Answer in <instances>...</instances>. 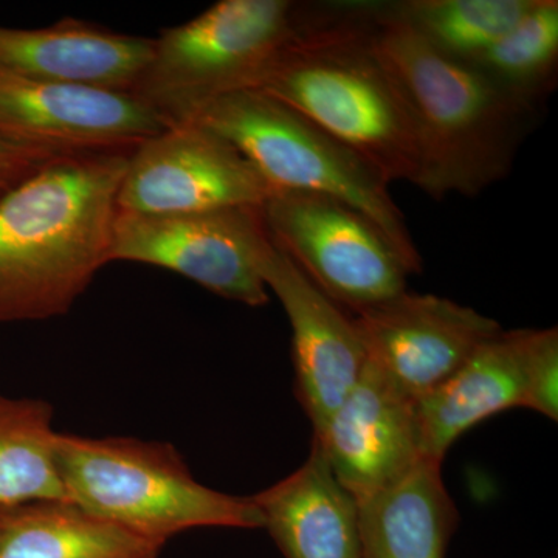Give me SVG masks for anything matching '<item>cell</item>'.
<instances>
[{
    "label": "cell",
    "mask_w": 558,
    "mask_h": 558,
    "mask_svg": "<svg viewBox=\"0 0 558 558\" xmlns=\"http://www.w3.org/2000/svg\"><path fill=\"white\" fill-rule=\"evenodd\" d=\"M328 10L329 3L220 0L154 39L130 94L168 128L193 123L223 95L252 90L279 54Z\"/></svg>",
    "instance_id": "277c9868"
},
{
    "label": "cell",
    "mask_w": 558,
    "mask_h": 558,
    "mask_svg": "<svg viewBox=\"0 0 558 558\" xmlns=\"http://www.w3.org/2000/svg\"><path fill=\"white\" fill-rule=\"evenodd\" d=\"M558 62V2L538 0L478 60L470 62L510 98L537 110L553 90Z\"/></svg>",
    "instance_id": "44dd1931"
},
{
    "label": "cell",
    "mask_w": 558,
    "mask_h": 558,
    "mask_svg": "<svg viewBox=\"0 0 558 558\" xmlns=\"http://www.w3.org/2000/svg\"><path fill=\"white\" fill-rule=\"evenodd\" d=\"M366 43L409 113L422 174L435 199L478 196L509 174L537 110L499 90L478 69L435 49L376 3Z\"/></svg>",
    "instance_id": "7a4b0ae2"
},
{
    "label": "cell",
    "mask_w": 558,
    "mask_h": 558,
    "mask_svg": "<svg viewBox=\"0 0 558 558\" xmlns=\"http://www.w3.org/2000/svg\"><path fill=\"white\" fill-rule=\"evenodd\" d=\"M258 269L267 290L277 295L288 314L296 391L315 428L357 384L366 363L365 351L352 318L270 236L260 247Z\"/></svg>",
    "instance_id": "7c38bea8"
},
{
    "label": "cell",
    "mask_w": 558,
    "mask_h": 558,
    "mask_svg": "<svg viewBox=\"0 0 558 558\" xmlns=\"http://www.w3.org/2000/svg\"><path fill=\"white\" fill-rule=\"evenodd\" d=\"M523 409L558 418V332L529 329L523 359Z\"/></svg>",
    "instance_id": "7402d4cb"
},
{
    "label": "cell",
    "mask_w": 558,
    "mask_h": 558,
    "mask_svg": "<svg viewBox=\"0 0 558 558\" xmlns=\"http://www.w3.org/2000/svg\"><path fill=\"white\" fill-rule=\"evenodd\" d=\"M527 330H501L414 402L422 458L442 462L459 436L494 414L521 407Z\"/></svg>",
    "instance_id": "2e32d148"
},
{
    "label": "cell",
    "mask_w": 558,
    "mask_h": 558,
    "mask_svg": "<svg viewBox=\"0 0 558 558\" xmlns=\"http://www.w3.org/2000/svg\"><path fill=\"white\" fill-rule=\"evenodd\" d=\"M537 3L538 0H405L389 7L435 49L470 64L508 35Z\"/></svg>",
    "instance_id": "ffe728a7"
},
{
    "label": "cell",
    "mask_w": 558,
    "mask_h": 558,
    "mask_svg": "<svg viewBox=\"0 0 558 558\" xmlns=\"http://www.w3.org/2000/svg\"><path fill=\"white\" fill-rule=\"evenodd\" d=\"M275 191L226 138L199 123H185L132 150L117 209L174 215L263 207Z\"/></svg>",
    "instance_id": "9c48e42d"
},
{
    "label": "cell",
    "mask_w": 558,
    "mask_h": 558,
    "mask_svg": "<svg viewBox=\"0 0 558 558\" xmlns=\"http://www.w3.org/2000/svg\"><path fill=\"white\" fill-rule=\"evenodd\" d=\"M131 153L57 157L0 196V323L68 314L110 264Z\"/></svg>",
    "instance_id": "6da1fadb"
},
{
    "label": "cell",
    "mask_w": 558,
    "mask_h": 558,
    "mask_svg": "<svg viewBox=\"0 0 558 558\" xmlns=\"http://www.w3.org/2000/svg\"><path fill=\"white\" fill-rule=\"evenodd\" d=\"M199 123L231 143L275 190L310 191L347 202L373 220L414 274L422 259L387 183L366 161L296 110L258 90L223 95Z\"/></svg>",
    "instance_id": "8992f818"
},
{
    "label": "cell",
    "mask_w": 558,
    "mask_h": 558,
    "mask_svg": "<svg viewBox=\"0 0 558 558\" xmlns=\"http://www.w3.org/2000/svg\"><path fill=\"white\" fill-rule=\"evenodd\" d=\"M260 215L275 245L333 303L355 314L405 292L414 274L373 220L337 197L277 190Z\"/></svg>",
    "instance_id": "52a82bcc"
},
{
    "label": "cell",
    "mask_w": 558,
    "mask_h": 558,
    "mask_svg": "<svg viewBox=\"0 0 558 558\" xmlns=\"http://www.w3.org/2000/svg\"><path fill=\"white\" fill-rule=\"evenodd\" d=\"M167 123L128 92L0 73V140L46 156L131 153Z\"/></svg>",
    "instance_id": "30bf717a"
},
{
    "label": "cell",
    "mask_w": 558,
    "mask_h": 558,
    "mask_svg": "<svg viewBox=\"0 0 558 558\" xmlns=\"http://www.w3.org/2000/svg\"><path fill=\"white\" fill-rule=\"evenodd\" d=\"M57 436L49 402L0 392V509L69 501L57 464Z\"/></svg>",
    "instance_id": "d6986e66"
},
{
    "label": "cell",
    "mask_w": 558,
    "mask_h": 558,
    "mask_svg": "<svg viewBox=\"0 0 558 558\" xmlns=\"http://www.w3.org/2000/svg\"><path fill=\"white\" fill-rule=\"evenodd\" d=\"M154 39L121 35L81 21L46 28L0 27V73L14 78L87 84L128 92Z\"/></svg>",
    "instance_id": "5bb4252c"
},
{
    "label": "cell",
    "mask_w": 558,
    "mask_h": 558,
    "mask_svg": "<svg viewBox=\"0 0 558 558\" xmlns=\"http://www.w3.org/2000/svg\"><path fill=\"white\" fill-rule=\"evenodd\" d=\"M57 464L69 501L160 546L191 529L264 527L252 497L204 486L171 444L58 433Z\"/></svg>",
    "instance_id": "5b68a950"
},
{
    "label": "cell",
    "mask_w": 558,
    "mask_h": 558,
    "mask_svg": "<svg viewBox=\"0 0 558 558\" xmlns=\"http://www.w3.org/2000/svg\"><path fill=\"white\" fill-rule=\"evenodd\" d=\"M252 499L286 558H362L359 501L315 440L300 469Z\"/></svg>",
    "instance_id": "9a60e30c"
},
{
    "label": "cell",
    "mask_w": 558,
    "mask_h": 558,
    "mask_svg": "<svg viewBox=\"0 0 558 558\" xmlns=\"http://www.w3.org/2000/svg\"><path fill=\"white\" fill-rule=\"evenodd\" d=\"M314 440L359 505L424 459L418 450L414 400L369 363L347 398L314 428Z\"/></svg>",
    "instance_id": "4fadbf2b"
},
{
    "label": "cell",
    "mask_w": 558,
    "mask_h": 558,
    "mask_svg": "<svg viewBox=\"0 0 558 558\" xmlns=\"http://www.w3.org/2000/svg\"><path fill=\"white\" fill-rule=\"evenodd\" d=\"M352 323L366 363L414 402L502 330L494 318L472 307L407 290L357 312Z\"/></svg>",
    "instance_id": "8fae6325"
},
{
    "label": "cell",
    "mask_w": 558,
    "mask_h": 558,
    "mask_svg": "<svg viewBox=\"0 0 558 558\" xmlns=\"http://www.w3.org/2000/svg\"><path fill=\"white\" fill-rule=\"evenodd\" d=\"M50 160H53V157L31 149L17 148V146L0 140V174L22 180L28 178Z\"/></svg>",
    "instance_id": "603a6c76"
},
{
    "label": "cell",
    "mask_w": 558,
    "mask_h": 558,
    "mask_svg": "<svg viewBox=\"0 0 558 558\" xmlns=\"http://www.w3.org/2000/svg\"><path fill=\"white\" fill-rule=\"evenodd\" d=\"M458 521L442 462L421 459L360 505L362 558H446Z\"/></svg>",
    "instance_id": "e0dca14e"
},
{
    "label": "cell",
    "mask_w": 558,
    "mask_h": 558,
    "mask_svg": "<svg viewBox=\"0 0 558 558\" xmlns=\"http://www.w3.org/2000/svg\"><path fill=\"white\" fill-rule=\"evenodd\" d=\"M376 3H330L318 24L274 61L263 92L351 149L387 185L418 186L421 153L398 90L366 43Z\"/></svg>",
    "instance_id": "3957f363"
},
{
    "label": "cell",
    "mask_w": 558,
    "mask_h": 558,
    "mask_svg": "<svg viewBox=\"0 0 558 558\" xmlns=\"http://www.w3.org/2000/svg\"><path fill=\"white\" fill-rule=\"evenodd\" d=\"M267 238L260 207L174 215L117 209L110 263L149 264L182 275L222 299L260 307L270 301L258 269Z\"/></svg>",
    "instance_id": "ba28073f"
},
{
    "label": "cell",
    "mask_w": 558,
    "mask_h": 558,
    "mask_svg": "<svg viewBox=\"0 0 558 558\" xmlns=\"http://www.w3.org/2000/svg\"><path fill=\"white\" fill-rule=\"evenodd\" d=\"M161 548L72 501L0 509V558H159Z\"/></svg>",
    "instance_id": "ac0fdd59"
},
{
    "label": "cell",
    "mask_w": 558,
    "mask_h": 558,
    "mask_svg": "<svg viewBox=\"0 0 558 558\" xmlns=\"http://www.w3.org/2000/svg\"><path fill=\"white\" fill-rule=\"evenodd\" d=\"M22 180H24V179H22ZM20 182H21L20 179H14V178H11V175H7V174H0V196H2V194H5L7 191H9L10 189H13V186Z\"/></svg>",
    "instance_id": "cb8c5ba5"
}]
</instances>
